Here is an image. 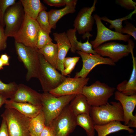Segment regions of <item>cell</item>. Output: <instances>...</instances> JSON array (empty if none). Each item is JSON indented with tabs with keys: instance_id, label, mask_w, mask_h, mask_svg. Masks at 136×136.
<instances>
[{
	"instance_id": "obj_1",
	"label": "cell",
	"mask_w": 136,
	"mask_h": 136,
	"mask_svg": "<svg viewBox=\"0 0 136 136\" xmlns=\"http://www.w3.org/2000/svg\"><path fill=\"white\" fill-rule=\"evenodd\" d=\"M42 111L45 117L46 126H50L53 121L75 97L72 95L56 97L49 92L41 93Z\"/></svg>"
},
{
	"instance_id": "obj_2",
	"label": "cell",
	"mask_w": 136,
	"mask_h": 136,
	"mask_svg": "<svg viewBox=\"0 0 136 136\" xmlns=\"http://www.w3.org/2000/svg\"><path fill=\"white\" fill-rule=\"evenodd\" d=\"M90 115L96 125H103L113 121H124L123 109L119 102L112 101L99 106H91Z\"/></svg>"
},
{
	"instance_id": "obj_3",
	"label": "cell",
	"mask_w": 136,
	"mask_h": 136,
	"mask_svg": "<svg viewBox=\"0 0 136 136\" xmlns=\"http://www.w3.org/2000/svg\"><path fill=\"white\" fill-rule=\"evenodd\" d=\"M15 46L19 59L27 70L26 81H28L32 78H38L40 65L39 50L15 41Z\"/></svg>"
},
{
	"instance_id": "obj_4",
	"label": "cell",
	"mask_w": 136,
	"mask_h": 136,
	"mask_svg": "<svg viewBox=\"0 0 136 136\" xmlns=\"http://www.w3.org/2000/svg\"><path fill=\"white\" fill-rule=\"evenodd\" d=\"M1 116L6 121L9 136H31L29 130L30 118L12 108H6Z\"/></svg>"
},
{
	"instance_id": "obj_5",
	"label": "cell",
	"mask_w": 136,
	"mask_h": 136,
	"mask_svg": "<svg viewBox=\"0 0 136 136\" xmlns=\"http://www.w3.org/2000/svg\"><path fill=\"white\" fill-rule=\"evenodd\" d=\"M39 53L40 65L38 78L44 92H49L58 86L66 77L59 72Z\"/></svg>"
},
{
	"instance_id": "obj_6",
	"label": "cell",
	"mask_w": 136,
	"mask_h": 136,
	"mask_svg": "<svg viewBox=\"0 0 136 136\" xmlns=\"http://www.w3.org/2000/svg\"><path fill=\"white\" fill-rule=\"evenodd\" d=\"M115 88L97 80L89 86H85L82 94L86 98L91 106H98L108 103L114 94Z\"/></svg>"
},
{
	"instance_id": "obj_7",
	"label": "cell",
	"mask_w": 136,
	"mask_h": 136,
	"mask_svg": "<svg viewBox=\"0 0 136 136\" xmlns=\"http://www.w3.org/2000/svg\"><path fill=\"white\" fill-rule=\"evenodd\" d=\"M40 28L36 20L25 14L22 25L13 37L15 41L26 46L36 48L38 32Z\"/></svg>"
},
{
	"instance_id": "obj_8",
	"label": "cell",
	"mask_w": 136,
	"mask_h": 136,
	"mask_svg": "<svg viewBox=\"0 0 136 136\" xmlns=\"http://www.w3.org/2000/svg\"><path fill=\"white\" fill-rule=\"evenodd\" d=\"M76 116L68 105L53 121L50 126L54 136H69L77 125Z\"/></svg>"
},
{
	"instance_id": "obj_9",
	"label": "cell",
	"mask_w": 136,
	"mask_h": 136,
	"mask_svg": "<svg viewBox=\"0 0 136 136\" xmlns=\"http://www.w3.org/2000/svg\"><path fill=\"white\" fill-rule=\"evenodd\" d=\"M128 42V44L125 45L110 42L103 43L94 50L97 54L108 57L115 63L128 56L133 50L134 44L133 41L130 39Z\"/></svg>"
},
{
	"instance_id": "obj_10",
	"label": "cell",
	"mask_w": 136,
	"mask_h": 136,
	"mask_svg": "<svg viewBox=\"0 0 136 136\" xmlns=\"http://www.w3.org/2000/svg\"><path fill=\"white\" fill-rule=\"evenodd\" d=\"M25 13L20 1L9 7L3 18L5 33L7 37H14L19 29L23 20Z\"/></svg>"
},
{
	"instance_id": "obj_11",
	"label": "cell",
	"mask_w": 136,
	"mask_h": 136,
	"mask_svg": "<svg viewBox=\"0 0 136 136\" xmlns=\"http://www.w3.org/2000/svg\"><path fill=\"white\" fill-rule=\"evenodd\" d=\"M97 2V1L95 0L91 7H84L81 9L74 21V28L79 34L83 35V39L92 36L90 32L92 30L95 20L92 15L95 10Z\"/></svg>"
},
{
	"instance_id": "obj_12",
	"label": "cell",
	"mask_w": 136,
	"mask_h": 136,
	"mask_svg": "<svg viewBox=\"0 0 136 136\" xmlns=\"http://www.w3.org/2000/svg\"><path fill=\"white\" fill-rule=\"evenodd\" d=\"M93 17L96 25L97 33L95 39L90 43L94 49L108 41L118 40L128 42L130 39V36L113 31L106 27L97 14L94 15Z\"/></svg>"
},
{
	"instance_id": "obj_13",
	"label": "cell",
	"mask_w": 136,
	"mask_h": 136,
	"mask_svg": "<svg viewBox=\"0 0 136 136\" xmlns=\"http://www.w3.org/2000/svg\"><path fill=\"white\" fill-rule=\"evenodd\" d=\"M89 80L88 78H66L58 86L49 92L56 97L82 94Z\"/></svg>"
},
{
	"instance_id": "obj_14",
	"label": "cell",
	"mask_w": 136,
	"mask_h": 136,
	"mask_svg": "<svg viewBox=\"0 0 136 136\" xmlns=\"http://www.w3.org/2000/svg\"><path fill=\"white\" fill-rule=\"evenodd\" d=\"M76 52L81 57L82 67L81 70L76 73L75 78H85L90 72L96 66L100 64L115 66V63L108 58H104L96 54H88L77 51Z\"/></svg>"
},
{
	"instance_id": "obj_15",
	"label": "cell",
	"mask_w": 136,
	"mask_h": 136,
	"mask_svg": "<svg viewBox=\"0 0 136 136\" xmlns=\"http://www.w3.org/2000/svg\"><path fill=\"white\" fill-rule=\"evenodd\" d=\"M114 94L115 99L120 103L123 109L124 125L136 128V116L133 113L136 105V94L127 96L118 91Z\"/></svg>"
},
{
	"instance_id": "obj_16",
	"label": "cell",
	"mask_w": 136,
	"mask_h": 136,
	"mask_svg": "<svg viewBox=\"0 0 136 136\" xmlns=\"http://www.w3.org/2000/svg\"><path fill=\"white\" fill-rule=\"evenodd\" d=\"M10 99L16 102L42 106L41 93L23 84H18L16 91Z\"/></svg>"
},
{
	"instance_id": "obj_17",
	"label": "cell",
	"mask_w": 136,
	"mask_h": 136,
	"mask_svg": "<svg viewBox=\"0 0 136 136\" xmlns=\"http://www.w3.org/2000/svg\"><path fill=\"white\" fill-rule=\"evenodd\" d=\"M54 40L57 42L58 49V56L56 69L62 73L64 69L63 64L64 59L70 49L71 45L66 33L55 32L53 33Z\"/></svg>"
},
{
	"instance_id": "obj_18",
	"label": "cell",
	"mask_w": 136,
	"mask_h": 136,
	"mask_svg": "<svg viewBox=\"0 0 136 136\" xmlns=\"http://www.w3.org/2000/svg\"><path fill=\"white\" fill-rule=\"evenodd\" d=\"M4 106L5 109H15L30 118L37 115L42 110V106H35L28 103L16 102L10 99L6 100Z\"/></svg>"
},
{
	"instance_id": "obj_19",
	"label": "cell",
	"mask_w": 136,
	"mask_h": 136,
	"mask_svg": "<svg viewBox=\"0 0 136 136\" xmlns=\"http://www.w3.org/2000/svg\"><path fill=\"white\" fill-rule=\"evenodd\" d=\"M76 30L74 29H70L68 30L66 33L71 45L70 50L73 53L76 51L88 53L95 54H96L93 49L91 44L89 42V38H87V41L84 43L78 41L76 36Z\"/></svg>"
},
{
	"instance_id": "obj_20",
	"label": "cell",
	"mask_w": 136,
	"mask_h": 136,
	"mask_svg": "<svg viewBox=\"0 0 136 136\" xmlns=\"http://www.w3.org/2000/svg\"><path fill=\"white\" fill-rule=\"evenodd\" d=\"M133 51L131 53L132 60V69L130 78L119 84L117 87V91L127 96L136 94V58Z\"/></svg>"
},
{
	"instance_id": "obj_21",
	"label": "cell",
	"mask_w": 136,
	"mask_h": 136,
	"mask_svg": "<svg viewBox=\"0 0 136 136\" xmlns=\"http://www.w3.org/2000/svg\"><path fill=\"white\" fill-rule=\"evenodd\" d=\"M94 128L98 136H107L110 134L122 130L127 131L130 133H133L134 130L127 125L122 124L119 121H113L103 125H95Z\"/></svg>"
},
{
	"instance_id": "obj_22",
	"label": "cell",
	"mask_w": 136,
	"mask_h": 136,
	"mask_svg": "<svg viewBox=\"0 0 136 136\" xmlns=\"http://www.w3.org/2000/svg\"><path fill=\"white\" fill-rule=\"evenodd\" d=\"M69 105L73 113L76 116L82 114L90 115L91 106L82 94L76 95Z\"/></svg>"
},
{
	"instance_id": "obj_23",
	"label": "cell",
	"mask_w": 136,
	"mask_h": 136,
	"mask_svg": "<svg viewBox=\"0 0 136 136\" xmlns=\"http://www.w3.org/2000/svg\"><path fill=\"white\" fill-rule=\"evenodd\" d=\"M20 1L23 6L25 14L34 19H36L40 12L47 9L46 7L39 0Z\"/></svg>"
},
{
	"instance_id": "obj_24",
	"label": "cell",
	"mask_w": 136,
	"mask_h": 136,
	"mask_svg": "<svg viewBox=\"0 0 136 136\" xmlns=\"http://www.w3.org/2000/svg\"><path fill=\"white\" fill-rule=\"evenodd\" d=\"M45 60L56 69L58 56V49L57 44L52 42L39 50Z\"/></svg>"
},
{
	"instance_id": "obj_25",
	"label": "cell",
	"mask_w": 136,
	"mask_h": 136,
	"mask_svg": "<svg viewBox=\"0 0 136 136\" xmlns=\"http://www.w3.org/2000/svg\"><path fill=\"white\" fill-rule=\"evenodd\" d=\"M76 6L65 5L64 8L59 9H52L48 12L49 22L52 28L55 29L57 22L64 16L73 13L76 11Z\"/></svg>"
},
{
	"instance_id": "obj_26",
	"label": "cell",
	"mask_w": 136,
	"mask_h": 136,
	"mask_svg": "<svg viewBox=\"0 0 136 136\" xmlns=\"http://www.w3.org/2000/svg\"><path fill=\"white\" fill-rule=\"evenodd\" d=\"M45 126V117L42 111L36 116L30 118L29 130L31 135L40 136Z\"/></svg>"
},
{
	"instance_id": "obj_27",
	"label": "cell",
	"mask_w": 136,
	"mask_h": 136,
	"mask_svg": "<svg viewBox=\"0 0 136 136\" xmlns=\"http://www.w3.org/2000/svg\"><path fill=\"white\" fill-rule=\"evenodd\" d=\"M76 122L85 131L87 136H95V124L89 114H82L76 116Z\"/></svg>"
},
{
	"instance_id": "obj_28",
	"label": "cell",
	"mask_w": 136,
	"mask_h": 136,
	"mask_svg": "<svg viewBox=\"0 0 136 136\" xmlns=\"http://www.w3.org/2000/svg\"><path fill=\"white\" fill-rule=\"evenodd\" d=\"M136 13V9H134L132 12L127 15L114 20H111L105 16L100 17V18L101 20L107 22L110 24L109 26L110 29L114 28L115 31L121 33V30L123 27L122 25V22L127 19H131L132 16Z\"/></svg>"
},
{
	"instance_id": "obj_29",
	"label": "cell",
	"mask_w": 136,
	"mask_h": 136,
	"mask_svg": "<svg viewBox=\"0 0 136 136\" xmlns=\"http://www.w3.org/2000/svg\"><path fill=\"white\" fill-rule=\"evenodd\" d=\"M18 86L15 82L6 84L0 80V94L7 99H10L16 91Z\"/></svg>"
},
{
	"instance_id": "obj_30",
	"label": "cell",
	"mask_w": 136,
	"mask_h": 136,
	"mask_svg": "<svg viewBox=\"0 0 136 136\" xmlns=\"http://www.w3.org/2000/svg\"><path fill=\"white\" fill-rule=\"evenodd\" d=\"M36 20L41 29L49 34L51 32L52 28L49 22L48 12L45 10L42 11L39 13Z\"/></svg>"
},
{
	"instance_id": "obj_31",
	"label": "cell",
	"mask_w": 136,
	"mask_h": 136,
	"mask_svg": "<svg viewBox=\"0 0 136 136\" xmlns=\"http://www.w3.org/2000/svg\"><path fill=\"white\" fill-rule=\"evenodd\" d=\"M52 41L49 34L40 28L38 32L36 48L39 50Z\"/></svg>"
},
{
	"instance_id": "obj_32",
	"label": "cell",
	"mask_w": 136,
	"mask_h": 136,
	"mask_svg": "<svg viewBox=\"0 0 136 136\" xmlns=\"http://www.w3.org/2000/svg\"><path fill=\"white\" fill-rule=\"evenodd\" d=\"M16 0H0V10L1 16V24L4 26L3 18L5 13L7 9L16 3Z\"/></svg>"
},
{
	"instance_id": "obj_33",
	"label": "cell",
	"mask_w": 136,
	"mask_h": 136,
	"mask_svg": "<svg viewBox=\"0 0 136 136\" xmlns=\"http://www.w3.org/2000/svg\"><path fill=\"white\" fill-rule=\"evenodd\" d=\"M125 25L123 27L121 33H126L133 37L134 40H136V29L134 26L131 23L127 21L125 22Z\"/></svg>"
},
{
	"instance_id": "obj_34",
	"label": "cell",
	"mask_w": 136,
	"mask_h": 136,
	"mask_svg": "<svg viewBox=\"0 0 136 136\" xmlns=\"http://www.w3.org/2000/svg\"><path fill=\"white\" fill-rule=\"evenodd\" d=\"M7 38L5 33L4 26L0 24V51L6 48Z\"/></svg>"
},
{
	"instance_id": "obj_35",
	"label": "cell",
	"mask_w": 136,
	"mask_h": 136,
	"mask_svg": "<svg viewBox=\"0 0 136 136\" xmlns=\"http://www.w3.org/2000/svg\"><path fill=\"white\" fill-rule=\"evenodd\" d=\"M116 2L121 6L129 10L136 9V3L132 0H117Z\"/></svg>"
},
{
	"instance_id": "obj_36",
	"label": "cell",
	"mask_w": 136,
	"mask_h": 136,
	"mask_svg": "<svg viewBox=\"0 0 136 136\" xmlns=\"http://www.w3.org/2000/svg\"><path fill=\"white\" fill-rule=\"evenodd\" d=\"M80 58V57L77 56L76 58L66 68L64 69L62 75L65 76L71 74L74 69L75 67Z\"/></svg>"
},
{
	"instance_id": "obj_37",
	"label": "cell",
	"mask_w": 136,
	"mask_h": 136,
	"mask_svg": "<svg viewBox=\"0 0 136 136\" xmlns=\"http://www.w3.org/2000/svg\"><path fill=\"white\" fill-rule=\"evenodd\" d=\"M43 2L51 6L59 7L65 5L64 0H44Z\"/></svg>"
},
{
	"instance_id": "obj_38",
	"label": "cell",
	"mask_w": 136,
	"mask_h": 136,
	"mask_svg": "<svg viewBox=\"0 0 136 136\" xmlns=\"http://www.w3.org/2000/svg\"><path fill=\"white\" fill-rule=\"evenodd\" d=\"M0 136H9L6 121L3 118L0 127Z\"/></svg>"
},
{
	"instance_id": "obj_39",
	"label": "cell",
	"mask_w": 136,
	"mask_h": 136,
	"mask_svg": "<svg viewBox=\"0 0 136 136\" xmlns=\"http://www.w3.org/2000/svg\"><path fill=\"white\" fill-rule=\"evenodd\" d=\"M40 136H54L53 131L50 126H45Z\"/></svg>"
},
{
	"instance_id": "obj_40",
	"label": "cell",
	"mask_w": 136,
	"mask_h": 136,
	"mask_svg": "<svg viewBox=\"0 0 136 136\" xmlns=\"http://www.w3.org/2000/svg\"><path fill=\"white\" fill-rule=\"evenodd\" d=\"M77 56L72 57H65L63 61V64L64 69L66 68L77 58Z\"/></svg>"
},
{
	"instance_id": "obj_41",
	"label": "cell",
	"mask_w": 136,
	"mask_h": 136,
	"mask_svg": "<svg viewBox=\"0 0 136 136\" xmlns=\"http://www.w3.org/2000/svg\"><path fill=\"white\" fill-rule=\"evenodd\" d=\"M9 56L6 53L2 54L0 58L2 61L4 66L9 65Z\"/></svg>"
},
{
	"instance_id": "obj_42",
	"label": "cell",
	"mask_w": 136,
	"mask_h": 136,
	"mask_svg": "<svg viewBox=\"0 0 136 136\" xmlns=\"http://www.w3.org/2000/svg\"><path fill=\"white\" fill-rule=\"evenodd\" d=\"M65 5L76 6L77 1L76 0H64Z\"/></svg>"
},
{
	"instance_id": "obj_43",
	"label": "cell",
	"mask_w": 136,
	"mask_h": 136,
	"mask_svg": "<svg viewBox=\"0 0 136 136\" xmlns=\"http://www.w3.org/2000/svg\"><path fill=\"white\" fill-rule=\"evenodd\" d=\"M7 99L0 94V108L3 105L5 104Z\"/></svg>"
},
{
	"instance_id": "obj_44",
	"label": "cell",
	"mask_w": 136,
	"mask_h": 136,
	"mask_svg": "<svg viewBox=\"0 0 136 136\" xmlns=\"http://www.w3.org/2000/svg\"><path fill=\"white\" fill-rule=\"evenodd\" d=\"M4 66L3 62L0 58V70H1L3 69Z\"/></svg>"
},
{
	"instance_id": "obj_45",
	"label": "cell",
	"mask_w": 136,
	"mask_h": 136,
	"mask_svg": "<svg viewBox=\"0 0 136 136\" xmlns=\"http://www.w3.org/2000/svg\"><path fill=\"white\" fill-rule=\"evenodd\" d=\"M1 20H2V16H1V11L0 10V24H1ZM2 25V24H1Z\"/></svg>"
},
{
	"instance_id": "obj_46",
	"label": "cell",
	"mask_w": 136,
	"mask_h": 136,
	"mask_svg": "<svg viewBox=\"0 0 136 136\" xmlns=\"http://www.w3.org/2000/svg\"><path fill=\"white\" fill-rule=\"evenodd\" d=\"M128 136H133V135H130Z\"/></svg>"
},
{
	"instance_id": "obj_47",
	"label": "cell",
	"mask_w": 136,
	"mask_h": 136,
	"mask_svg": "<svg viewBox=\"0 0 136 136\" xmlns=\"http://www.w3.org/2000/svg\"><path fill=\"white\" fill-rule=\"evenodd\" d=\"M31 136H33V135H31Z\"/></svg>"
}]
</instances>
